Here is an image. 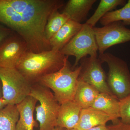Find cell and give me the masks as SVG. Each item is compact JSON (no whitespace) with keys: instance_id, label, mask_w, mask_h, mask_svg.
<instances>
[{"instance_id":"6da1fadb","label":"cell","mask_w":130,"mask_h":130,"mask_svg":"<svg viewBox=\"0 0 130 130\" xmlns=\"http://www.w3.org/2000/svg\"><path fill=\"white\" fill-rule=\"evenodd\" d=\"M64 5L61 0H0V23L23 39L28 51H49L45 27L50 16Z\"/></svg>"},{"instance_id":"7a4b0ae2","label":"cell","mask_w":130,"mask_h":130,"mask_svg":"<svg viewBox=\"0 0 130 130\" xmlns=\"http://www.w3.org/2000/svg\"><path fill=\"white\" fill-rule=\"evenodd\" d=\"M68 56L59 51L51 50L39 53L26 51L16 68L31 85L37 83L42 77L61 69Z\"/></svg>"},{"instance_id":"3957f363","label":"cell","mask_w":130,"mask_h":130,"mask_svg":"<svg viewBox=\"0 0 130 130\" xmlns=\"http://www.w3.org/2000/svg\"><path fill=\"white\" fill-rule=\"evenodd\" d=\"M81 69L80 66L75 68L71 67L68 59L61 69L42 77L37 83L52 90L60 105L73 101Z\"/></svg>"},{"instance_id":"277c9868","label":"cell","mask_w":130,"mask_h":130,"mask_svg":"<svg viewBox=\"0 0 130 130\" xmlns=\"http://www.w3.org/2000/svg\"><path fill=\"white\" fill-rule=\"evenodd\" d=\"M98 58L108 66L107 83L113 94L119 101L130 95V72L127 63L110 53L100 54Z\"/></svg>"},{"instance_id":"5b68a950","label":"cell","mask_w":130,"mask_h":130,"mask_svg":"<svg viewBox=\"0 0 130 130\" xmlns=\"http://www.w3.org/2000/svg\"><path fill=\"white\" fill-rule=\"evenodd\" d=\"M40 102L36 106V120L40 124L39 130H53L56 121L60 104L48 88L39 83L32 85L30 95Z\"/></svg>"},{"instance_id":"8992f818","label":"cell","mask_w":130,"mask_h":130,"mask_svg":"<svg viewBox=\"0 0 130 130\" xmlns=\"http://www.w3.org/2000/svg\"><path fill=\"white\" fill-rule=\"evenodd\" d=\"M3 96L7 105H17L30 95L32 85L16 68H0Z\"/></svg>"},{"instance_id":"52a82bcc","label":"cell","mask_w":130,"mask_h":130,"mask_svg":"<svg viewBox=\"0 0 130 130\" xmlns=\"http://www.w3.org/2000/svg\"><path fill=\"white\" fill-rule=\"evenodd\" d=\"M98 51L93 28L86 23L83 24L81 30L60 51L64 56L75 57L73 68L76 67L79 61L87 55L97 56Z\"/></svg>"},{"instance_id":"ba28073f","label":"cell","mask_w":130,"mask_h":130,"mask_svg":"<svg viewBox=\"0 0 130 130\" xmlns=\"http://www.w3.org/2000/svg\"><path fill=\"white\" fill-rule=\"evenodd\" d=\"M99 54L117 44L130 41V29L121 21L113 22L102 27H93Z\"/></svg>"},{"instance_id":"9c48e42d","label":"cell","mask_w":130,"mask_h":130,"mask_svg":"<svg viewBox=\"0 0 130 130\" xmlns=\"http://www.w3.org/2000/svg\"><path fill=\"white\" fill-rule=\"evenodd\" d=\"M80 62L81 69L78 80L90 85L100 93H107L114 95L107 83V76L102 67V62L98 57H85L80 60Z\"/></svg>"},{"instance_id":"30bf717a","label":"cell","mask_w":130,"mask_h":130,"mask_svg":"<svg viewBox=\"0 0 130 130\" xmlns=\"http://www.w3.org/2000/svg\"><path fill=\"white\" fill-rule=\"evenodd\" d=\"M26 51V42L18 34H13L0 45V68H16Z\"/></svg>"},{"instance_id":"8fae6325","label":"cell","mask_w":130,"mask_h":130,"mask_svg":"<svg viewBox=\"0 0 130 130\" xmlns=\"http://www.w3.org/2000/svg\"><path fill=\"white\" fill-rule=\"evenodd\" d=\"M118 118L91 107L81 110L77 124L74 128L79 130H88L100 125H106L109 121L117 122Z\"/></svg>"},{"instance_id":"7c38bea8","label":"cell","mask_w":130,"mask_h":130,"mask_svg":"<svg viewBox=\"0 0 130 130\" xmlns=\"http://www.w3.org/2000/svg\"><path fill=\"white\" fill-rule=\"evenodd\" d=\"M82 109L73 101H68L61 104L56 125L67 130L75 128L79 121Z\"/></svg>"},{"instance_id":"4fadbf2b","label":"cell","mask_w":130,"mask_h":130,"mask_svg":"<svg viewBox=\"0 0 130 130\" xmlns=\"http://www.w3.org/2000/svg\"><path fill=\"white\" fill-rule=\"evenodd\" d=\"M38 101L28 96L20 103L16 105L19 113L16 130H34L37 124L33 117L34 111Z\"/></svg>"},{"instance_id":"5bb4252c","label":"cell","mask_w":130,"mask_h":130,"mask_svg":"<svg viewBox=\"0 0 130 130\" xmlns=\"http://www.w3.org/2000/svg\"><path fill=\"white\" fill-rule=\"evenodd\" d=\"M83 24L69 20L49 40L51 50L60 51L82 28Z\"/></svg>"},{"instance_id":"9a60e30c","label":"cell","mask_w":130,"mask_h":130,"mask_svg":"<svg viewBox=\"0 0 130 130\" xmlns=\"http://www.w3.org/2000/svg\"><path fill=\"white\" fill-rule=\"evenodd\" d=\"M96 0H70L62 13L69 17L71 20L81 24L86 19L89 12Z\"/></svg>"},{"instance_id":"2e32d148","label":"cell","mask_w":130,"mask_h":130,"mask_svg":"<svg viewBox=\"0 0 130 130\" xmlns=\"http://www.w3.org/2000/svg\"><path fill=\"white\" fill-rule=\"evenodd\" d=\"M100 93L90 85L78 80L73 101L82 109L90 107Z\"/></svg>"},{"instance_id":"e0dca14e","label":"cell","mask_w":130,"mask_h":130,"mask_svg":"<svg viewBox=\"0 0 130 130\" xmlns=\"http://www.w3.org/2000/svg\"><path fill=\"white\" fill-rule=\"evenodd\" d=\"M90 107L120 118V101L114 95L100 93Z\"/></svg>"},{"instance_id":"ac0fdd59","label":"cell","mask_w":130,"mask_h":130,"mask_svg":"<svg viewBox=\"0 0 130 130\" xmlns=\"http://www.w3.org/2000/svg\"><path fill=\"white\" fill-rule=\"evenodd\" d=\"M126 3L125 0H101L97 8L86 23L92 27L108 12L111 11L118 6H124Z\"/></svg>"},{"instance_id":"d6986e66","label":"cell","mask_w":130,"mask_h":130,"mask_svg":"<svg viewBox=\"0 0 130 130\" xmlns=\"http://www.w3.org/2000/svg\"><path fill=\"white\" fill-rule=\"evenodd\" d=\"M19 118L16 105H7L0 110V130H16Z\"/></svg>"},{"instance_id":"ffe728a7","label":"cell","mask_w":130,"mask_h":130,"mask_svg":"<svg viewBox=\"0 0 130 130\" xmlns=\"http://www.w3.org/2000/svg\"><path fill=\"white\" fill-rule=\"evenodd\" d=\"M100 21L103 26L116 21H121L125 26L130 25V0L122 8L108 12Z\"/></svg>"},{"instance_id":"44dd1931","label":"cell","mask_w":130,"mask_h":130,"mask_svg":"<svg viewBox=\"0 0 130 130\" xmlns=\"http://www.w3.org/2000/svg\"><path fill=\"white\" fill-rule=\"evenodd\" d=\"M69 17L65 13H60L58 11L54 12L50 16L45 29V35L49 40L68 21Z\"/></svg>"},{"instance_id":"7402d4cb","label":"cell","mask_w":130,"mask_h":130,"mask_svg":"<svg viewBox=\"0 0 130 130\" xmlns=\"http://www.w3.org/2000/svg\"><path fill=\"white\" fill-rule=\"evenodd\" d=\"M120 118L121 122L130 124V95L120 100Z\"/></svg>"},{"instance_id":"603a6c76","label":"cell","mask_w":130,"mask_h":130,"mask_svg":"<svg viewBox=\"0 0 130 130\" xmlns=\"http://www.w3.org/2000/svg\"><path fill=\"white\" fill-rule=\"evenodd\" d=\"M13 34V31L0 24V45Z\"/></svg>"},{"instance_id":"cb8c5ba5","label":"cell","mask_w":130,"mask_h":130,"mask_svg":"<svg viewBox=\"0 0 130 130\" xmlns=\"http://www.w3.org/2000/svg\"><path fill=\"white\" fill-rule=\"evenodd\" d=\"M107 127L108 130H130V124L123 123L120 120Z\"/></svg>"},{"instance_id":"d4e9b609","label":"cell","mask_w":130,"mask_h":130,"mask_svg":"<svg viewBox=\"0 0 130 130\" xmlns=\"http://www.w3.org/2000/svg\"><path fill=\"white\" fill-rule=\"evenodd\" d=\"M88 130H108V129L106 125H103L98 126Z\"/></svg>"},{"instance_id":"484cf974","label":"cell","mask_w":130,"mask_h":130,"mask_svg":"<svg viewBox=\"0 0 130 130\" xmlns=\"http://www.w3.org/2000/svg\"><path fill=\"white\" fill-rule=\"evenodd\" d=\"M7 105V103L5 100L2 98H0V110L4 108Z\"/></svg>"},{"instance_id":"4316f807","label":"cell","mask_w":130,"mask_h":130,"mask_svg":"<svg viewBox=\"0 0 130 130\" xmlns=\"http://www.w3.org/2000/svg\"><path fill=\"white\" fill-rule=\"evenodd\" d=\"M3 96V91L2 83L0 79V98H2Z\"/></svg>"},{"instance_id":"83f0119b","label":"cell","mask_w":130,"mask_h":130,"mask_svg":"<svg viewBox=\"0 0 130 130\" xmlns=\"http://www.w3.org/2000/svg\"><path fill=\"white\" fill-rule=\"evenodd\" d=\"M53 130H67L66 129H65V128H61L59 126H57L55 127V128H54L53 129Z\"/></svg>"},{"instance_id":"f1b7e54d","label":"cell","mask_w":130,"mask_h":130,"mask_svg":"<svg viewBox=\"0 0 130 130\" xmlns=\"http://www.w3.org/2000/svg\"><path fill=\"white\" fill-rule=\"evenodd\" d=\"M67 130H79L78 129H76V128H73V129H68Z\"/></svg>"}]
</instances>
